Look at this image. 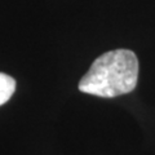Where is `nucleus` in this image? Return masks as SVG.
Listing matches in <instances>:
<instances>
[{"instance_id": "nucleus-1", "label": "nucleus", "mask_w": 155, "mask_h": 155, "mask_svg": "<svg viewBox=\"0 0 155 155\" xmlns=\"http://www.w3.org/2000/svg\"><path fill=\"white\" fill-rule=\"evenodd\" d=\"M137 79L138 60L134 52L116 49L97 58L78 87L83 93L113 98L130 93L137 85Z\"/></svg>"}, {"instance_id": "nucleus-2", "label": "nucleus", "mask_w": 155, "mask_h": 155, "mask_svg": "<svg viewBox=\"0 0 155 155\" xmlns=\"http://www.w3.org/2000/svg\"><path fill=\"white\" fill-rule=\"evenodd\" d=\"M16 91V80L8 74L0 72V106L11 100Z\"/></svg>"}]
</instances>
